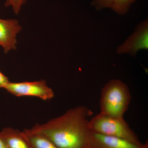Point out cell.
<instances>
[{
    "label": "cell",
    "mask_w": 148,
    "mask_h": 148,
    "mask_svg": "<svg viewBox=\"0 0 148 148\" xmlns=\"http://www.w3.org/2000/svg\"><path fill=\"white\" fill-rule=\"evenodd\" d=\"M92 113L86 106H77L31 129L45 136L59 148H89V119Z\"/></svg>",
    "instance_id": "1"
},
{
    "label": "cell",
    "mask_w": 148,
    "mask_h": 148,
    "mask_svg": "<svg viewBox=\"0 0 148 148\" xmlns=\"http://www.w3.org/2000/svg\"><path fill=\"white\" fill-rule=\"evenodd\" d=\"M128 86L119 79L111 80L105 86L100 98V113L123 118L131 101Z\"/></svg>",
    "instance_id": "2"
},
{
    "label": "cell",
    "mask_w": 148,
    "mask_h": 148,
    "mask_svg": "<svg viewBox=\"0 0 148 148\" xmlns=\"http://www.w3.org/2000/svg\"><path fill=\"white\" fill-rule=\"evenodd\" d=\"M89 126L92 132L142 143L123 118L114 117L100 113L90 119Z\"/></svg>",
    "instance_id": "3"
},
{
    "label": "cell",
    "mask_w": 148,
    "mask_h": 148,
    "mask_svg": "<svg viewBox=\"0 0 148 148\" xmlns=\"http://www.w3.org/2000/svg\"><path fill=\"white\" fill-rule=\"evenodd\" d=\"M4 89L16 97L32 96L46 101L51 100L54 96L53 90L44 79L20 82H9Z\"/></svg>",
    "instance_id": "4"
},
{
    "label": "cell",
    "mask_w": 148,
    "mask_h": 148,
    "mask_svg": "<svg viewBox=\"0 0 148 148\" xmlns=\"http://www.w3.org/2000/svg\"><path fill=\"white\" fill-rule=\"evenodd\" d=\"M89 148H148V143L138 144L122 138L91 132Z\"/></svg>",
    "instance_id": "5"
},
{
    "label": "cell",
    "mask_w": 148,
    "mask_h": 148,
    "mask_svg": "<svg viewBox=\"0 0 148 148\" xmlns=\"http://www.w3.org/2000/svg\"><path fill=\"white\" fill-rule=\"evenodd\" d=\"M21 30V26L16 19L0 18V46L4 53L16 49V36Z\"/></svg>",
    "instance_id": "6"
},
{
    "label": "cell",
    "mask_w": 148,
    "mask_h": 148,
    "mask_svg": "<svg viewBox=\"0 0 148 148\" xmlns=\"http://www.w3.org/2000/svg\"><path fill=\"white\" fill-rule=\"evenodd\" d=\"M148 28L147 20L140 24L134 34L119 47L117 52L120 53H130L133 55L140 49H147Z\"/></svg>",
    "instance_id": "7"
},
{
    "label": "cell",
    "mask_w": 148,
    "mask_h": 148,
    "mask_svg": "<svg viewBox=\"0 0 148 148\" xmlns=\"http://www.w3.org/2000/svg\"><path fill=\"white\" fill-rule=\"evenodd\" d=\"M0 138L8 148H32L22 131L12 127L3 128L0 131Z\"/></svg>",
    "instance_id": "8"
},
{
    "label": "cell",
    "mask_w": 148,
    "mask_h": 148,
    "mask_svg": "<svg viewBox=\"0 0 148 148\" xmlns=\"http://www.w3.org/2000/svg\"><path fill=\"white\" fill-rule=\"evenodd\" d=\"M136 0H93L92 5L97 10L110 8L116 13H127Z\"/></svg>",
    "instance_id": "9"
},
{
    "label": "cell",
    "mask_w": 148,
    "mask_h": 148,
    "mask_svg": "<svg viewBox=\"0 0 148 148\" xmlns=\"http://www.w3.org/2000/svg\"><path fill=\"white\" fill-rule=\"evenodd\" d=\"M22 132L32 148H59L45 136L31 128L25 129Z\"/></svg>",
    "instance_id": "10"
},
{
    "label": "cell",
    "mask_w": 148,
    "mask_h": 148,
    "mask_svg": "<svg viewBox=\"0 0 148 148\" xmlns=\"http://www.w3.org/2000/svg\"><path fill=\"white\" fill-rule=\"evenodd\" d=\"M26 1V0H5V6L6 7H11L14 13L18 14Z\"/></svg>",
    "instance_id": "11"
},
{
    "label": "cell",
    "mask_w": 148,
    "mask_h": 148,
    "mask_svg": "<svg viewBox=\"0 0 148 148\" xmlns=\"http://www.w3.org/2000/svg\"><path fill=\"white\" fill-rule=\"evenodd\" d=\"M9 82L8 77L0 71V88L4 89Z\"/></svg>",
    "instance_id": "12"
},
{
    "label": "cell",
    "mask_w": 148,
    "mask_h": 148,
    "mask_svg": "<svg viewBox=\"0 0 148 148\" xmlns=\"http://www.w3.org/2000/svg\"><path fill=\"white\" fill-rule=\"evenodd\" d=\"M0 148H8L3 140L0 138Z\"/></svg>",
    "instance_id": "13"
}]
</instances>
